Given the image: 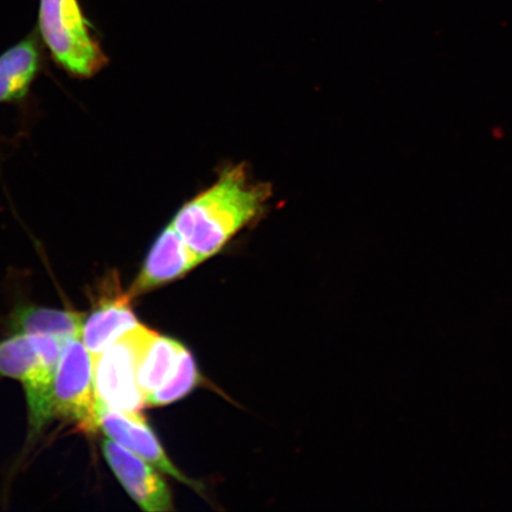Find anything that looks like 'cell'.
<instances>
[{
	"label": "cell",
	"instance_id": "277c9868",
	"mask_svg": "<svg viewBox=\"0 0 512 512\" xmlns=\"http://www.w3.org/2000/svg\"><path fill=\"white\" fill-rule=\"evenodd\" d=\"M156 335L157 332L138 323L92 357L96 399L120 412L142 413L146 406L138 381L139 368Z\"/></svg>",
	"mask_w": 512,
	"mask_h": 512
},
{
	"label": "cell",
	"instance_id": "8fae6325",
	"mask_svg": "<svg viewBox=\"0 0 512 512\" xmlns=\"http://www.w3.org/2000/svg\"><path fill=\"white\" fill-rule=\"evenodd\" d=\"M85 313L19 305L12 311L9 330L15 335H49L68 341L81 337Z\"/></svg>",
	"mask_w": 512,
	"mask_h": 512
},
{
	"label": "cell",
	"instance_id": "7c38bea8",
	"mask_svg": "<svg viewBox=\"0 0 512 512\" xmlns=\"http://www.w3.org/2000/svg\"><path fill=\"white\" fill-rule=\"evenodd\" d=\"M185 350L187 348L175 339L158 334L152 339L138 374L139 386L145 399L172 379Z\"/></svg>",
	"mask_w": 512,
	"mask_h": 512
},
{
	"label": "cell",
	"instance_id": "ba28073f",
	"mask_svg": "<svg viewBox=\"0 0 512 512\" xmlns=\"http://www.w3.org/2000/svg\"><path fill=\"white\" fill-rule=\"evenodd\" d=\"M101 448L114 475L140 508L147 512L174 509L171 491L156 467L113 440L102 441Z\"/></svg>",
	"mask_w": 512,
	"mask_h": 512
},
{
	"label": "cell",
	"instance_id": "7a4b0ae2",
	"mask_svg": "<svg viewBox=\"0 0 512 512\" xmlns=\"http://www.w3.org/2000/svg\"><path fill=\"white\" fill-rule=\"evenodd\" d=\"M38 34L51 60L70 78L92 79L110 62L79 0H40Z\"/></svg>",
	"mask_w": 512,
	"mask_h": 512
},
{
	"label": "cell",
	"instance_id": "52a82bcc",
	"mask_svg": "<svg viewBox=\"0 0 512 512\" xmlns=\"http://www.w3.org/2000/svg\"><path fill=\"white\" fill-rule=\"evenodd\" d=\"M96 431L105 433L108 438L137 454L160 472L171 476L196 490L201 485L184 476L166 456L155 433L147 426L142 413H124L105 405L98 400L96 403Z\"/></svg>",
	"mask_w": 512,
	"mask_h": 512
},
{
	"label": "cell",
	"instance_id": "8992f818",
	"mask_svg": "<svg viewBox=\"0 0 512 512\" xmlns=\"http://www.w3.org/2000/svg\"><path fill=\"white\" fill-rule=\"evenodd\" d=\"M92 309L82 325V342L89 354H101L110 345L138 324L132 310V299L120 286L117 271L108 272L95 287Z\"/></svg>",
	"mask_w": 512,
	"mask_h": 512
},
{
	"label": "cell",
	"instance_id": "3957f363",
	"mask_svg": "<svg viewBox=\"0 0 512 512\" xmlns=\"http://www.w3.org/2000/svg\"><path fill=\"white\" fill-rule=\"evenodd\" d=\"M64 339L49 335H15L0 342V375L21 381L27 394L31 430L51 418V398Z\"/></svg>",
	"mask_w": 512,
	"mask_h": 512
},
{
	"label": "cell",
	"instance_id": "30bf717a",
	"mask_svg": "<svg viewBox=\"0 0 512 512\" xmlns=\"http://www.w3.org/2000/svg\"><path fill=\"white\" fill-rule=\"evenodd\" d=\"M43 67L40 41L32 32L0 55V104H16L30 93Z\"/></svg>",
	"mask_w": 512,
	"mask_h": 512
},
{
	"label": "cell",
	"instance_id": "5b68a950",
	"mask_svg": "<svg viewBox=\"0 0 512 512\" xmlns=\"http://www.w3.org/2000/svg\"><path fill=\"white\" fill-rule=\"evenodd\" d=\"M93 358L81 337L69 338L57 364L51 418L75 422L78 430L96 432Z\"/></svg>",
	"mask_w": 512,
	"mask_h": 512
},
{
	"label": "cell",
	"instance_id": "9c48e42d",
	"mask_svg": "<svg viewBox=\"0 0 512 512\" xmlns=\"http://www.w3.org/2000/svg\"><path fill=\"white\" fill-rule=\"evenodd\" d=\"M202 262L169 223L153 242L142 270L128 288L127 294L133 300L184 277Z\"/></svg>",
	"mask_w": 512,
	"mask_h": 512
},
{
	"label": "cell",
	"instance_id": "6da1fadb",
	"mask_svg": "<svg viewBox=\"0 0 512 512\" xmlns=\"http://www.w3.org/2000/svg\"><path fill=\"white\" fill-rule=\"evenodd\" d=\"M271 194L270 185L253 182L245 165H236L184 203L170 224L191 251L206 261L264 214Z\"/></svg>",
	"mask_w": 512,
	"mask_h": 512
},
{
	"label": "cell",
	"instance_id": "4fadbf2b",
	"mask_svg": "<svg viewBox=\"0 0 512 512\" xmlns=\"http://www.w3.org/2000/svg\"><path fill=\"white\" fill-rule=\"evenodd\" d=\"M200 382V374L196 367L194 357L189 350H185L176 374L162 388L156 390L145 399L146 407H160L170 405L187 396Z\"/></svg>",
	"mask_w": 512,
	"mask_h": 512
}]
</instances>
